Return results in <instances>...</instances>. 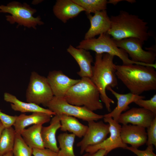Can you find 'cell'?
Returning <instances> with one entry per match:
<instances>
[{
	"label": "cell",
	"instance_id": "10",
	"mask_svg": "<svg viewBox=\"0 0 156 156\" xmlns=\"http://www.w3.org/2000/svg\"><path fill=\"white\" fill-rule=\"evenodd\" d=\"M88 128L83 138L77 144L80 148V153L82 154L89 146L99 144L105 140L109 133V125L101 120L98 122H88Z\"/></svg>",
	"mask_w": 156,
	"mask_h": 156
},
{
	"label": "cell",
	"instance_id": "26",
	"mask_svg": "<svg viewBox=\"0 0 156 156\" xmlns=\"http://www.w3.org/2000/svg\"><path fill=\"white\" fill-rule=\"evenodd\" d=\"M84 9L87 15L106 10L108 1L106 0H72Z\"/></svg>",
	"mask_w": 156,
	"mask_h": 156
},
{
	"label": "cell",
	"instance_id": "12",
	"mask_svg": "<svg viewBox=\"0 0 156 156\" xmlns=\"http://www.w3.org/2000/svg\"><path fill=\"white\" fill-rule=\"evenodd\" d=\"M156 117L152 112L143 108L133 107L122 113L117 122L123 125L131 123L147 128Z\"/></svg>",
	"mask_w": 156,
	"mask_h": 156
},
{
	"label": "cell",
	"instance_id": "20",
	"mask_svg": "<svg viewBox=\"0 0 156 156\" xmlns=\"http://www.w3.org/2000/svg\"><path fill=\"white\" fill-rule=\"evenodd\" d=\"M61 126L59 116L55 115L51 119L49 125L42 126L41 134L45 148L56 153L58 152L59 148L57 145L56 134L57 130L60 129Z\"/></svg>",
	"mask_w": 156,
	"mask_h": 156
},
{
	"label": "cell",
	"instance_id": "22",
	"mask_svg": "<svg viewBox=\"0 0 156 156\" xmlns=\"http://www.w3.org/2000/svg\"><path fill=\"white\" fill-rule=\"evenodd\" d=\"M42 127L41 124L34 125L25 129L21 134L25 143L32 149L45 148L41 134Z\"/></svg>",
	"mask_w": 156,
	"mask_h": 156
},
{
	"label": "cell",
	"instance_id": "21",
	"mask_svg": "<svg viewBox=\"0 0 156 156\" xmlns=\"http://www.w3.org/2000/svg\"><path fill=\"white\" fill-rule=\"evenodd\" d=\"M3 98L5 101L11 103V107L15 111L23 113L39 112L55 115L48 109L43 108L34 103L23 102L19 100L15 96L8 92L4 93Z\"/></svg>",
	"mask_w": 156,
	"mask_h": 156
},
{
	"label": "cell",
	"instance_id": "30",
	"mask_svg": "<svg viewBox=\"0 0 156 156\" xmlns=\"http://www.w3.org/2000/svg\"><path fill=\"white\" fill-rule=\"evenodd\" d=\"M126 149L131 151L137 156H156L153 152L154 148L153 145L147 146L146 148L143 150L131 146H127Z\"/></svg>",
	"mask_w": 156,
	"mask_h": 156
},
{
	"label": "cell",
	"instance_id": "34",
	"mask_svg": "<svg viewBox=\"0 0 156 156\" xmlns=\"http://www.w3.org/2000/svg\"><path fill=\"white\" fill-rule=\"evenodd\" d=\"M5 128L2 123L0 121V138L3 131Z\"/></svg>",
	"mask_w": 156,
	"mask_h": 156
},
{
	"label": "cell",
	"instance_id": "24",
	"mask_svg": "<svg viewBox=\"0 0 156 156\" xmlns=\"http://www.w3.org/2000/svg\"><path fill=\"white\" fill-rule=\"evenodd\" d=\"M76 136L72 133H64L57 137L59 144V156H77L74 151V144Z\"/></svg>",
	"mask_w": 156,
	"mask_h": 156
},
{
	"label": "cell",
	"instance_id": "8",
	"mask_svg": "<svg viewBox=\"0 0 156 156\" xmlns=\"http://www.w3.org/2000/svg\"><path fill=\"white\" fill-rule=\"evenodd\" d=\"M30 78L26 93L27 102L46 107L54 96L47 77L33 71Z\"/></svg>",
	"mask_w": 156,
	"mask_h": 156
},
{
	"label": "cell",
	"instance_id": "5",
	"mask_svg": "<svg viewBox=\"0 0 156 156\" xmlns=\"http://www.w3.org/2000/svg\"><path fill=\"white\" fill-rule=\"evenodd\" d=\"M87 51L92 50L96 53H107L118 57L122 61L123 64H134L147 66L151 64L133 61L129 57L126 52L118 47L114 40L107 33L99 35L97 38H95L81 41L76 47Z\"/></svg>",
	"mask_w": 156,
	"mask_h": 156
},
{
	"label": "cell",
	"instance_id": "13",
	"mask_svg": "<svg viewBox=\"0 0 156 156\" xmlns=\"http://www.w3.org/2000/svg\"><path fill=\"white\" fill-rule=\"evenodd\" d=\"M54 96L64 97L69 89L80 79H72L61 70L50 71L47 77Z\"/></svg>",
	"mask_w": 156,
	"mask_h": 156
},
{
	"label": "cell",
	"instance_id": "6",
	"mask_svg": "<svg viewBox=\"0 0 156 156\" xmlns=\"http://www.w3.org/2000/svg\"><path fill=\"white\" fill-rule=\"evenodd\" d=\"M36 10L31 8L26 3L13 1L6 5H0V13H8L10 15L5 16L6 20L11 24L15 23L18 25L36 29L37 25L44 24L40 16L34 17Z\"/></svg>",
	"mask_w": 156,
	"mask_h": 156
},
{
	"label": "cell",
	"instance_id": "29",
	"mask_svg": "<svg viewBox=\"0 0 156 156\" xmlns=\"http://www.w3.org/2000/svg\"><path fill=\"white\" fill-rule=\"evenodd\" d=\"M147 139L146 143L147 146L153 145L156 147V117L147 128Z\"/></svg>",
	"mask_w": 156,
	"mask_h": 156
},
{
	"label": "cell",
	"instance_id": "14",
	"mask_svg": "<svg viewBox=\"0 0 156 156\" xmlns=\"http://www.w3.org/2000/svg\"><path fill=\"white\" fill-rule=\"evenodd\" d=\"M120 137L122 142L138 148L146 144L147 137L145 128L140 126L128 124L121 126Z\"/></svg>",
	"mask_w": 156,
	"mask_h": 156
},
{
	"label": "cell",
	"instance_id": "27",
	"mask_svg": "<svg viewBox=\"0 0 156 156\" xmlns=\"http://www.w3.org/2000/svg\"><path fill=\"white\" fill-rule=\"evenodd\" d=\"M12 152L13 156H32L33 149L27 144L20 134L16 133Z\"/></svg>",
	"mask_w": 156,
	"mask_h": 156
},
{
	"label": "cell",
	"instance_id": "7",
	"mask_svg": "<svg viewBox=\"0 0 156 156\" xmlns=\"http://www.w3.org/2000/svg\"><path fill=\"white\" fill-rule=\"evenodd\" d=\"M46 107L55 115L64 114L88 122L97 121L103 118V115L94 113L84 106H79L68 103L64 97L54 96Z\"/></svg>",
	"mask_w": 156,
	"mask_h": 156
},
{
	"label": "cell",
	"instance_id": "35",
	"mask_svg": "<svg viewBox=\"0 0 156 156\" xmlns=\"http://www.w3.org/2000/svg\"><path fill=\"white\" fill-rule=\"evenodd\" d=\"M3 156H13L12 151H11L8 152Z\"/></svg>",
	"mask_w": 156,
	"mask_h": 156
},
{
	"label": "cell",
	"instance_id": "33",
	"mask_svg": "<svg viewBox=\"0 0 156 156\" xmlns=\"http://www.w3.org/2000/svg\"><path fill=\"white\" fill-rule=\"evenodd\" d=\"M107 154L106 150L101 149L94 153L86 152L83 156H105Z\"/></svg>",
	"mask_w": 156,
	"mask_h": 156
},
{
	"label": "cell",
	"instance_id": "9",
	"mask_svg": "<svg viewBox=\"0 0 156 156\" xmlns=\"http://www.w3.org/2000/svg\"><path fill=\"white\" fill-rule=\"evenodd\" d=\"M114 40L117 46L124 50L133 61L149 64H155L156 57L155 49L151 48L148 51L144 50L142 46L144 42L139 39L129 38Z\"/></svg>",
	"mask_w": 156,
	"mask_h": 156
},
{
	"label": "cell",
	"instance_id": "23",
	"mask_svg": "<svg viewBox=\"0 0 156 156\" xmlns=\"http://www.w3.org/2000/svg\"><path fill=\"white\" fill-rule=\"evenodd\" d=\"M57 115L60 121V129L61 131H68L79 138L84 136L87 131L88 126L82 124L74 117L64 114Z\"/></svg>",
	"mask_w": 156,
	"mask_h": 156
},
{
	"label": "cell",
	"instance_id": "32",
	"mask_svg": "<svg viewBox=\"0 0 156 156\" xmlns=\"http://www.w3.org/2000/svg\"><path fill=\"white\" fill-rule=\"evenodd\" d=\"M33 155L34 156H59L57 153L45 148L33 149Z\"/></svg>",
	"mask_w": 156,
	"mask_h": 156
},
{
	"label": "cell",
	"instance_id": "16",
	"mask_svg": "<svg viewBox=\"0 0 156 156\" xmlns=\"http://www.w3.org/2000/svg\"><path fill=\"white\" fill-rule=\"evenodd\" d=\"M67 51L77 62L80 68L77 74L81 78H91L92 75V63L93 57L88 51L82 49L75 48L70 45L67 49Z\"/></svg>",
	"mask_w": 156,
	"mask_h": 156
},
{
	"label": "cell",
	"instance_id": "25",
	"mask_svg": "<svg viewBox=\"0 0 156 156\" xmlns=\"http://www.w3.org/2000/svg\"><path fill=\"white\" fill-rule=\"evenodd\" d=\"M16 132L12 127L5 128L0 138V156H3L12 151L15 141Z\"/></svg>",
	"mask_w": 156,
	"mask_h": 156
},
{
	"label": "cell",
	"instance_id": "15",
	"mask_svg": "<svg viewBox=\"0 0 156 156\" xmlns=\"http://www.w3.org/2000/svg\"><path fill=\"white\" fill-rule=\"evenodd\" d=\"M90 27L85 34L84 39L92 38L98 35L107 33L111 27V21L106 10L97 12L93 15H87Z\"/></svg>",
	"mask_w": 156,
	"mask_h": 156
},
{
	"label": "cell",
	"instance_id": "11",
	"mask_svg": "<svg viewBox=\"0 0 156 156\" xmlns=\"http://www.w3.org/2000/svg\"><path fill=\"white\" fill-rule=\"evenodd\" d=\"M104 121L109 125L110 135L101 143L89 146L85 152L94 153L101 149L106 150L108 154L112 150L118 148L126 149L128 146L122 141L120 136L121 126L111 117H103Z\"/></svg>",
	"mask_w": 156,
	"mask_h": 156
},
{
	"label": "cell",
	"instance_id": "31",
	"mask_svg": "<svg viewBox=\"0 0 156 156\" xmlns=\"http://www.w3.org/2000/svg\"><path fill=\"white\" fill-rule=\"evenodd\" d=\"M17 116H10L3 112L0 109V121L5 128L12 127L16 121Z\"/></svg>",
	"mask_w": 156,
	"mask_h": 156
},
{
	"label": "cell",
	"instance_id": "19",
	"mask_svg": "<svg viewBox=\"0 0 156 156\" xmlns=\"http://www.w3.org/2000/svg\"><path fill=\"white\" fill-rule=\"evenodd\" d=\"M53 115L42 112H34L29 115L22 114L17 116L13 125L16 133L21 135L25 128L32 125L47 123L50 122Z\"/></svg>",
	"mask_w": 156,
	"mask_h": 156
},
{
	"label": "cell",
	"instance_id": "3",
	"mask_svg": "<svg viewBox=\"0 0 156 156\" xmlns=\"http://www.w3.org/2000/svg\"><path fill=\"white\" fill-rule=\"evenodd\" d=\"M110 18L111 27L107 33L114 40L135 38L144 42L150 36L148 23L137 15L122 10Z\"/></svg>",
	"mask_w": 156,
	"mask_h": 156
},
{
	"label": "cell",
	"instance_id": "18",
	"mask_svg": "<svg viewBox=\"0 0 156 156\" xmlns=\"http://www.w3.org/2000/svg\"><path fill=\"white\" fill-rule=\"evenodd\" d=\"M84 11V9L72 0H57L53 8L55 15L64 23Z\"/></svg>",
	"mask_w": 156,
	"mask_h": 156
},
{
	"label": "cell",
	"instance_id": "4",
	"mask_svg": "<svg viewBox=\"0 0 156 156\" xmlns=\"http://www.w3.org/2000/svg\"><path fill=\"white\" fill-rule=\"evenodd\" d=\"M64 97L71 104L84 106L92 112L103 108L99 91L89 78H81L69 89Z\"/></svg>",
	"mask_w": 156,
	"mask_h": 156
},
{
	"label": "cell",
	"instance_id": "2",
	"mask_svg": "<svg viewBox=\"0 0 156 156\" xmlns=\"http://www.w3.org/2000/svg\"><path fill=\"white\" fill-rule=\"evenodd\" d=\"M114 57L107 53H96L90 78L99 91L101 100L109 112L111 111V104L114 103V102L108 96L106 90L108 87H115L118 83L115 73L116 64L113 61Z\"/></svg>",
	"mask_w": 156,
	"mask_h": 156
},
{
	"label": "cell",
	"instance_id": "1",
	"mask_svg": "<svg viewBox=\"0 0 156 156\" xmlns=\"http://www.w3.org/2000/svg\"><path fill=\"white\" fill-rule=\"evenodd\" d=\"M116 75L130 92L140 95L156 89V71L154 68L131 64L116 65Z\"/></svg>",
	"mask_w": 156,
	"mask_h": 156
},
{
	"label": "cell",
	"instance_id": "17",
	"mask_svg": "<svg viewBox=\"0 0 156 156\" xmlns=\"http://www.w3.org/2000/svg\"><path fill=\"white\" fill-rule=\"evenodd\" d=\"M106 90L109 91L114 96L117 100V103L115 108L109 113L103 115V117H111L117 122L122 112L129 109V104L138 99L145 98L144 96L134 94L131 92L120 94L110 87L107 88Z\"/></svg>",
	"mask_w": 156,
	"mask_h": 156
},
{
	"label": "cell",
	"instance_id": "28",
	"mask_svg": "<svg viewBox=\"0 0 156 156\" xmlns=\"http://www.w3.org/2000/svg\"><path fill=\"white\" fill-rule=\"evenodd\" d=\"M134 103L141 107L151 111L156 115V94L149 100L140 99Z\"/></svg>",
	"mask_w": 156,
	"mask_h": 156
}]
</instances>
